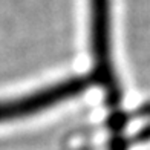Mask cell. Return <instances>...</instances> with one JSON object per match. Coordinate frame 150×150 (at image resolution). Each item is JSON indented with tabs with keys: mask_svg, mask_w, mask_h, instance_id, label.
Instances as JSON below:
<instances>
[{
	"mask_svg": "<svg viewBox=\"0 0 150 150\" xmlns=\"http://www.w3.org/2000/svg\"><path fill=\"white\" fill-rule=\"evenodd\" d=\"M91 83V77L80 75V77H72L54 83L47 87H42V89L31 92L28 95L0 100V124L25 120L31 115H37L43 110H47L52 106L60 104L63 101L72 100L87 91Z\"/></svg>",
	"mask_w": 150,
	"mask_h": 150,
	"instance_id": "7a4b0ae2",
	"label": "cell"
},
{
	"mask_svg": "<svg viewBox=\"0 0 150 150\" xmlns=\"http://www.w3.org/2000/svg\"><path fill=\"white\" fill-rule=\"evenodd\" d=\"M91 2V51H92V83L104 91L109 104L121 101V87L112 60V32H110V0Z\"/></svg>",
	"mask_w": 150,
	"mask_h": 150,
	"instance_id": "6da1fadb",
	"label": "cell"
}]
</instances>
